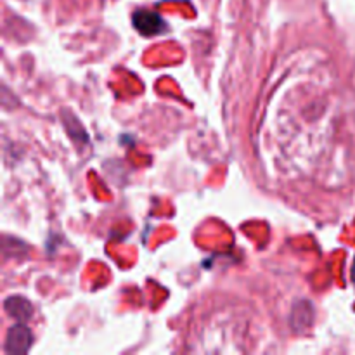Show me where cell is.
<instances>
[{
	"instance_id": "obj_2",
	"label": "cell",
	"mask_w": 355,
	"mask_h": 355,
	"mask_svg": "<svg viewBox=\"0 0 355 355\" xmlns=\"http://www.w3.org/2000/svg\"><path fill=\"white\" fill-rule=\"evenodd\" d=\"M31 342H33V335H31L30 328L23 324H16L9 329L6 350L9 354H24L31 347Z\"/></svg>"
},
{
	"instance_id": "obj_1",
	"label": "cell",
	"mask_w": 355,
	"mask_h": 355,
	"mask_svg": "<svg viewBox=\"0 0 355 355\" xmlns=\"http://www.w3.org/2000/svg\"><path fill=\"white\" fill-rule=\"evenodd\" d=\"M132 23H134L135 30L141 35H144V37H155V35H159L162 31H165V21L155 10H135L134 16H132Z\"/></svg>"
},
{
	"instance_id": "obj_3",
	"label": "cell",
	"mask_w": 355,
	"mask_h": 355,
	"mask_svg": "<svg viewBox=\"0 0 355 355\" xmlns=\"http://www.w3.org/2000/svg\"><path fill=\"white\" fill-rule=\"evenodd\" d=\"M6 311L9 312V315L19 319V321H26L33 314V307L28 300L21 297H12L6 302Z\"/></svg>"
},
{
	"instance_id": "obj_4",
	"label": "cell",
	"mask_w": 355,
	"mask_h": 355,
	"mask_svg": "<svg viewBox=\"0 0 355 355\" xmlns=\"http://www.w3.org/2000/svg\"><path fill=\"white\" fill-rule=\"evenodd\" d=\"M352 281L355 283V259H354V266H352Z\"/></svg>"
}]
</instances>
